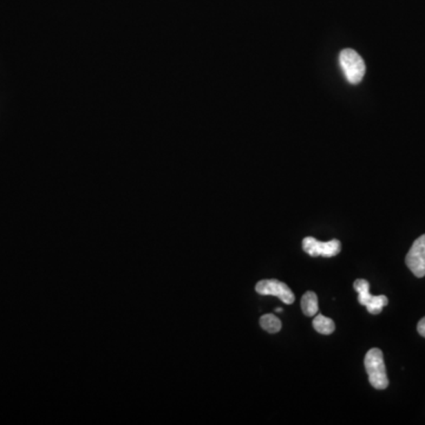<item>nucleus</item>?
Masks as SVG:
<instances>
[{
    "label": "nucleus",
    "instance_id": "nucleus-1",
    "mask_svg": "<svg viewBox=\"0 0 425 425\" xmlns=\"http://www.w3.org/2000/svg\"><path fill=\"white\" fill-rule=\"evenodd\" d=\"M364 364L372 386L377 390H385L388 388V375L382 350L375 348L368 351L365 356Z\"/></svg>",
    "mask_w": 425,
    "mask_h": 425
},
{
    "label": "nucleus",
    "instance_id": "nucleus-2",
    "mask_svg": "<svg viewBox=\"0 0 425 425\" xmlns=\"http://www.w3.org/2000/svg\"><path fill=\"white\" fill-rule=\"evenodd\" d=\"M340 66L346 79L352 84H358L365 75V63L360 55L353 49H345L340 52Z\"/></svg>",
    "mask_w": 425,
    "mask_h": 425
},
{
    "label": "nucleus",
    "instance_id": "nucleus-3",
    "mask_svg": "<svg viewBox=\"0 0 425 425\" xmlns=\"http://www.w3.org/2000/svg\"><path fill=\"white\" fill-rule=\"evenodd\" d=\"M353 288L358 292V302L360 305H364L371 315H379L383 311V307L386 306L388 300L385 295L375 297L370 293V284L365 279H357L353 284Z\"/></svg>",
    "mask_w": 425,
    "mask_h": 425
},
{
    "label": "nucleus",
    "instance_id": "nucleus-4",
    "mask_svg": "<svg viewBox=\"0 0 425 425\" xmlns=\"http://www.w3.org/2000/svg\"><path fill=\"white\" fill-rule=\"evenodd\" d=\"M303 250L313 258L317 257L332 258L340 253L342 244L335 239L331 241L320 242L315 240V237H307L303 240Z\"/></svg>",
    "mask_w": 425,
    "mask_h": 425
},
{
    "label": "nucleus",
    "instance_id": "nucleus-5",
    "mask_svg": "<svg viewBox=\"0 0 425 425\" xmlns=\"http://www.w3.org/2000/svg\"><path fill=\"white\" fill-rule=\"evenodd\" d=\"M405 264L415 277H425V234L415 240L409 253L405 257Z\"/></svg>",
    "mask_w": 425,
    "mask_h": 425
},
{
    "label": "nucleus",
    "instance_id": "nucleus-6",
    "mask_svg": "<svg viewBox=\"0 0 425 425\" xmlns=\"http://www.w3.org/2000/svg\"><path fill=\"white\" fill-rule=\"evenodd\" d=\"M255 290L258 292L259 295L278 297L287 305L295 303V297L290 287L287 286L286 284L279 281L277 279L259 281L255 286Z\"/></svg>",
    "mask_w": 425,
    "mask_h": 425
},
{
    "label": "nucleus",
    "instance_id": "nucleus-7",
    "mask_svg": "<svg viewBox=\"0 0 425 425\" xmlns=\"http://www.w3.org/2000/svg\"><path fill=\"white\" fill-rule=\"evenodd\" d=\"M302 310L306 317H315L318 313V297L315 292L308 290L302 298Z\"/></svg>",
    "mask_w": 425,
    "mask_h": 425
},
{
    "label": "nucleus",
    "instance_id": "nucleus-8",
    "mask_svg": "<svg viewBox=\"0 0 425 425\" xmlns=\"http://www.w3.org/2000/svg\"><path fill=\"white\" fill-rule=\"evenodd\" d=\"M313 327L315 331L322 335H331L335 332V325L332 319L327 318L323 315H318L313 319Z\"/></svg>",
    "mask_w": 425,
    "mask_h": 425
},
{
    "label": "nucleus",
    "instance_id": "nucleus-9",
    "mask_svg": "<svg viewBox=\"0 0 425 425\" xmlns=\"http://www.w3.org/2000/svg\"><path fill=\"white\" fill-rule=\"evenodd\" d=\"M260 326L268 333H278L281 330V322L274 315H262L260 318Z\"/></svg>",
    "mask_w": 425,
    "mask_h": 425
},
{
    "label": "nucleus",
    "instance_id": "nucleus-10",
    "mask_svg": "<svg viewBox=\"0 0 425 425\" xmlns=\"http://www.w3.org/2000/svg\"><path fill=\"white\" fill-rule=\"evenodd\" d=\"M417 331L422 337L425 338V317L419 320V323L417 325Z\"/></svg>",
    "mask_w": 425,
    "mask_h": 425
},
{
    "label": "nucleus",
    "instance_id": "nucleus-11",
    "mask_svg": "<svg viewBox=\"0 0 425 425\" xmlns=\"http://www.w3.org/2000/svg\"><path fill=\"white\" fill-rule=\"evenodd\" d=\"M275 312H277V313H281L282 312V308H275Z\"/></svg>",
    "mask_w": 425,
    "mask_h": 425
}]
</instances>
